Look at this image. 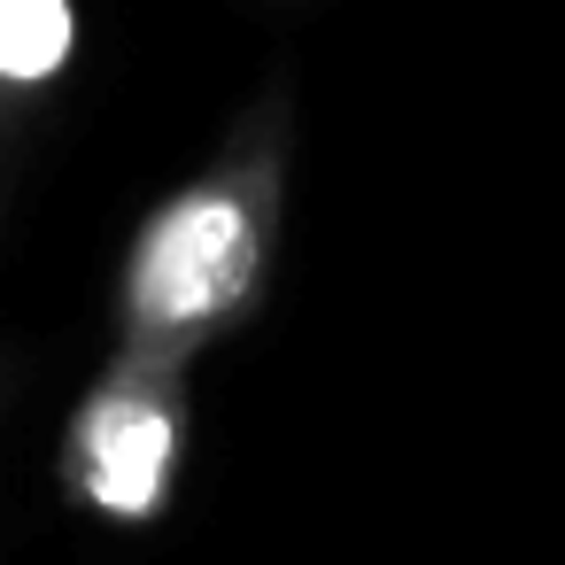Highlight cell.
<instances>
[{
    "mask_svg": "<svg viewBox=\"0 0 565 565\" xmlns=\"http://www.w3.org/2000/svg\"><path fill=\"white\" fill-rule=\"evenodd\" d=\"M295 148H302V102L295 78L271 71L233 109V125L194 163V179H179L132 225L109 279L102 364L194 387V364L264 310L295 202Z\"/></svg>",
    "mask_w": 565,
    "mask_h": 565,
    "instance_id": "obj_1",
    "label": "cell"
},
{
    "mask_svg": "<svg viewBox=\"0 0 565 565\" xmlns=\"http://www.w3.org/2000/svg\"><path fill=\"white\" fill-rule=\"evenodd\" d=\"M186 465V387L102 364L63 426V495L109 526L163 519Z\"/></svg>",
    "mask_w": 565,
    "mask_h": 565,
    "instance_id": "obj_2",
    "label": "cell"
},
{
    "mask_svg": "<svg viewBox=\"0 0 565 565\" xmlns=\"http://www.w3.org/2000/svg\"><path fill=\"white\" fill-rule=\"evenodd\" d=\"M78 63V0H0V132H40Z\"/></svg>",
    "mask_w": 565,
    "mask_h": 565,
    "instance_id": "obj_3",
    "label": "cell"
},
{
    "mask_svg": "<svg viewBox=\"0 0 565 565\" xmlns=\"http://www.w3.org/2000/svg\"><path fill=\"white\" fill-rule=\"evenodd\" d=\"M24 156H32V140H24V132H0V225H9V202H17Z\"/></svg>",
    "mask_w": 565,
    "mask_h": 565,
    "instance_id": "obj_4",
    "label": "cell"
},
{
    "mask_svg": "<svg viewBox=\"0 0 565 565\" xmlns=\"http://www.w3.org/2000/svg\"><path fill=\"white\" fill-rule=\"evenodd\" d=\"M17 387H24V356H17V341L0 333V434H9V411H17Z\"/></svg>",
    "mask_w": 565,
    "mask_h": 565,
    "instance_id": "obj_5",
    "label": "cell"
}]
</instances>
